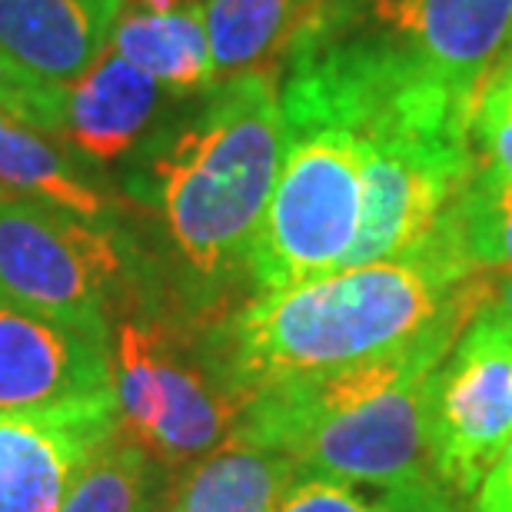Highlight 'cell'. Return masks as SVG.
Segmentation results:
<instances>
[{"instance_id":"6da1fadb","label":"cell","mask_w":512,"mask_h":512,"mask_svg":"<svg viewBox=\"0 0 512 512\" xmlns=\"http://www.w3.org/2000/svg\"><path fill=\"white\" fill-rule=\"evenodd\" d=\"M473 273L446 230L363 266L256 293L203 340L213 370L243 403L266 386L346 370L393 353L473 293Z\"/></svg>"},{"instance_id":"7a4b0ae2","label":"cell","mask_w":512,"mask_h":512,"mask_svg":"<svg viewBox=\"0 0 512 512\" xmlns=\"http://www.w3.org/2000/svg\"><path fill=\"white\" fill-rule=\"evenodd\" d=\"M493 273L393 353L346 370L276 383L243 406L233 443L273 449L303 473L389 493H449L429 456L426 389L459 333L489 300ZM459 499V496H456Z\"/></svg>"},{"instance_id":"3957f363","label":"cell","mask_w":512,"mask_h":512,"mask_svg":"<svg viewBox=\"0 0 512 512\" xmlns=\"http://www.w3.org/2000/svg\"><path fill=\"white\" fill-rule=\"evenodd\" d=\"M286 147L280 74L256 70L203 90L197 110L150 150L143 193L193 280L247 270Z\"/></svg>"},{"instance_id":"277c9868","label":"cell","mask_w":512,"mask_h":512,"mask_svg":"<svg viewBox=\"0 0 512 512\" xmlns=\"http://www.w3.org/2000/svg\"><path fill=\"white\" fill-rule=\"evenodd\" d=\"M280 104L283 163L247 263L256 293L343 270L363 217V143L330 77L290 60Z\"/></svg>"},{"instance_id":"5b68a950","label":"cell","mask_w":512,"mask_h":512,"mask_svg":"<svg viewBox=\"0 0 512 512\" xmlns=\"http://www.w3.org/2000/svg\"><path fill=\"white\" fill-rule=\"evenodd\" d=\"M343 44L399 84L443 90L476 114L512 54V0H323L303 47Z\"/></svg>"},{"instance_id":"8992f818","label":"cell","mask_w":512,"mask_h":512,"mask_svg":"<svg viewBox=\"0 0 512 512\" xmlns=\"http://www.w3.org/2000/svg\"><path fill=\"white\" fill-rule=\"evenodd\" d=\"M120 433L170 469L233 443L243 399L220 380L207 350L153 320L120 323L110 346Z\"/></svg>"},{"instance_id":"52a82bcc","label":"cell","mask_w":512,"mask_h":512,"mask_svg":"<svg viewBox=\"0 0 512 512\" xmlns=\"http://www.w3.org/2000/svg\"><path fill=\"white\" fill-rule=\"evenodd\" d=\"M120 273L104 223L0 190V293L10 300L110 340L107 306Z\"/></svg>"},{"instance_id":"ba28073f","label":"cell","mask_w":512,"mask_h":512,"mask_svg":"<svg viewBox=\"0 0 512 512\" xmlns=\"http://www.w3.org/2000/svg\"><path fill=\"white\" fill-rule=\"evenodd\" d=\"M436 476L469 499L512 439V326L483 306L426 389Z\"/></svg>"},{"instance_id":"9c48e42d","label":"cell","mask_w":512,"mask_h":512,"mask_svg":"<svg viewBox=\"0 0 512 512\" xmlns=\"http://www.w3.org/2000/svg\"><path fill=\"white\" fill-rule=\"evenodd\" d=\"M120 433L114 386L0 413V512H57L97 449Z\"/></svg>"},{"instance_id":"30bf717a","label":"cell","mask_w":512,"mask_h":512,"mask_svg":"<svg viewBox=\"0 0 512 512\" xmlns=\"http://www.w3.org/2000/svg\"><path fill=\"white\" fill-rule=\"evenodd\" d=\"M114 386L110 343L0 293V413Z\"/></svg>"},{"instance_id":"8fae6325","label":"cell","mask_w":512,"mask_h":512,"mask_svg":"<svg viewBox=\"0 0 512 512\" xmlns=\"http://www.w3.org/2000/svg\"><path fill=\"white\" fill-rule=\"evenodd\" d=\"M124 0H0V64L37 90H64L104 57Z\"/></svg>"},{"instance_id":"7c38bea8","label":"cell","mask_w":512,"mask_h":512,"mask_svg":"<svg viewBox=\"0 0 512 512\" xmlns=\"http://www.w3.org/2000/svg\"><path fill=\"white\" fill-rule=\"evenodd\" d=\"M167 97L173 94L163 84L114 50H104L84 77L57 94L50 133H57L84 163L107 167L137 147Z\"/></svg>"},{"instance_id":"4fadbf2b","label":"cell","mask_w":512,"mask_h":512,"mask_svg":"<svg viewBox=\"0 0 512 512\" xmlns=\"http://www.w3.org/2000/svg\"><path fill=\"white\" fill-rule=\"evenodd\" d=\"M323 0H203L213 87L290 64Z\"/></svg>"},{"instance_id":"5bb4252c","label":"cell","mask_w":512,"mask_h":512,"mask_svg":"<svg viewBox=\"0 0 512 512\" xmlns=\"http://www.w3.org/2000/svg\"><path fill=\"white\" fill-rule=\"evenodd\" d=\"M107 50L163 84L173 97H193L213 87L203 0L170 10H120Z\"/></svg>"},{"instance_id":"9a60e30c","label":"cell","mask_w":512,"mask_h":512,"mask_svg":"<svg viewBox=\"0 0 512 512\" xmlns=\"http://www.w3.org/2000/svg\"><path fill=\"white\" fill-rule=\"evenodd\" d=\"M300 476L303 466L290 456L227 443L187 466L173 496L183 512H276Z\"/></svg>"},{"instance_id":"2e32d148","label":"cell","mask_w":512,"mask_h":512,"mask_svg":"<svg viewBox=\"0 0 512 512\" xmlns=\"http://www.w3.org/2000/svg\"><path fill=\"white\" fill-rule=\"evenodd\" d=\"M0 190L34 197L90 223L107 220V200L80 177L44 130L0 110Z\"/></svg>"},{"instance_id":"e0dca14e","label":"cell","mask_w":512,"mask_h":512,"mask_svg":"<svg viewBox=\"0 0 512 512\" xmlns=\"http://www.w3.org/2000/svg\"><path fill=\"white\" fill-rule=\"evenodd\" d=\"M439 227L473 273H512V183L483 163Z\"/></svg>"},{"instance_id":"ac0fdd59","label":"cell","mask_w":512,"mask_h":512,"mask_svg":"<svg viewBox=\"0 0 512 512\" xmlns=\"http://www.w3.org/2000/svg\"><path fill=\"white\" fill-rule=\"evenodd\" d=\"M150 486L147 449L117 433L80 469L57 512H147Z\"/></svg>"},{"instance_id":"d6986e66","label":"cell","mask_w":512,"mask_h":512,"mask_svg":"<svg viewBox=\"0 0 512 512\" xmlns=\"http://www.w3.org/2000/svg\"><path fill=\"white\" fill-rule=\"evenodd\" d=\"M276 512H463L449 493H389L303 473Z\"/></svg>"},{"instance_id":"ffe728a7","label":"cell","mask_w":512,"mask_h":512,"mask_svg":"<svg viewBox=\"0 0 512 512\" xmlns=\"http://www.w3.org/2000/svg\"><path fill=\"white\" fill-rule=\"evenodd\" d=\"M57 94L60 90H37V87L24 84L17 74H10V70L0 64V110H7L10 117H17L30 127L50 133Z\"/></svg>"},{"instance_id":"44dd1931","label":"cell","mask_w":512,"mask_h":512,"mask_svg":"<svg viewBox=\"0 0 512 512\" xmlns=\"http://www.w3.org/2000/svg\"><path fill=\"white\" fill-rule=\"evenodd\" d=\"M473 133H476L479 163L493 170L496 177L512 183V117H506L503 110L489 104H479Z\"/></svg>"},{"instance_id":"7402d4cb","label":"cell","mask_w":512,"mask_h":512,"mask_svg":"<svg viewBox=\"0 0 512 512\" xmlns=\"http://www.w3.org/2000/svg\"><path fill=\"white\" fill-rule=\"evenodd\" d=\"M469 512H512V439L469 496Z\"/></svg>"},{"instance_id":"603a6c76","label":"cell","mask_w":512,"mask_h":512,"mask_svg":"<svg viewBox=\"0 0 512 512\" xmlns=\"http://www.w3.org/2000/svg\"><path fill=\"white\" fill-rule=\"evenodd\" d=\"M479 104H489V107L503 110L506 117H512V57L496 70V77L489 80V87Z\"/></svg>"},{"instance_id":"cb8c5ba5","label":"cell","mask_w":512,"mask_h":512,"mask_svg":"<svg viewBox=\"0 0 512 512\" xmlns=\"http://www.w3.org/2000/svg\"><path fill=\"white\" fill-rule=\"evenodd\" d=\"M486 306L512 326V273H493V286H489Z\"/></svg>"},{"instance_id":"d4e9b609","label":"cell","mask_w":512,"mask_h":512,"mask_svg":"<svg viewBox=\"0 0 512 512\" xmlns=\"http://www.w3.org/2000/svg\"><path fill=\"white\" fill-rule=\"evenodd\" d=\"M157 512H183V509H180V503H177V496L170 493V499H167V503H163Z\"/></svg>"}]
</instances>
